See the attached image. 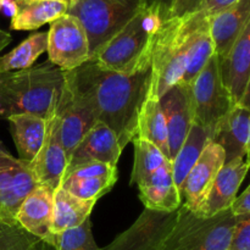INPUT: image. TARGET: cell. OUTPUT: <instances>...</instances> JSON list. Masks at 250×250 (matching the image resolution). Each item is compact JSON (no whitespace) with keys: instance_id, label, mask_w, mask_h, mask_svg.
<instances>
[{"instance_id":"cell-8","label":"cell","mask_w":250,"mask_h":250,"mask_svg":"<svg viewBox=\"0 0 250 250\" xmlns=\"http://www.w3.org/2000/svg\"><path fill=\"white\" fill-rule=\"evenodd\" d=\"M49 61L63 71H72L90 59L84 27L72 15L65 14L50 23L48 31Z\"/></svg>"},{"instance_id":"cell-40","label":"cell","mask_w":250,"mask_h":250,"mask_svg":"<svg viewBox=\"0 0 250 250\" xmlns=\"http://www.w3.org/2000/svg\"><path fill=\"white\" fill-rule=\"evenodd\" d=\"M0 155H4V156H11V154H10V151L7 150L6 148H5L4 144L0 142Z\"/></svg>"},{"instance_id":"cell-22","label":"cell","mask_w":250,"mask_h":250,"mask_svg":"<svg viewBox=\"0 0 250 250\" xmlns=\"http://www.w3.org/2000/svg\"><path fill=\"white\" fill-rule=\"evenodd\" d=\"M188 63L182 82L190 84L215 54L209 27V16L202 10L187 14Z\"/></svg>"},{"instance_id":"cell-35","label":"cell","mask_w":250,"mask_h":250,"mask_svg":"<svg viewBox=\"0 0 250 250\" xmlns=\"http://www.w3.org/2000/svg\"><path fill=\"white\" fill-rule=\"evenodd\" d=\"M231 211L234 216L250 214V185L238 198H236L231 207Z\"/></svg>"},{"instance_id":"cell-26","label":"cell","mask_w":250,"mask_h":250,"mask_svg":"<svg viewBox=\"0 0 250 250\" xmlns=\"http://www.w3.org/2000/svg\"><path fill=\"white\" fill-rule=\"evenodd\" d=\"M137 137L150 142L158 146L161 153L170 160L168 153V133L165 115L160 105V100L148 95L138 119Z\"/></svg>"},{"instance_id":"cell-4","label":"cell","mask_w":250,"mask_h":250,"mask_svg":"<svg viewBox=\"0 0 250 250\" xmlns=\"http://www.w3.org/2000/svg\"><path fill=\"white\" fill-rule=\"evenodd\" d=\"M189 14V12H188ZM188 63V22L183 16H168L155 37L151 55V85L149 95H161L182 82Z\"/></svg>"},{"instance_id":"cell-25","label":"cell","mask_w":250,"mask_h":250,"mask_svg":"<svg viewBox=\"0 0 250 250\" xmlns=\"http://www.w3.org/2000/svg\"><path fill=\"white\" fill-rule=\"evenodd\" d=\"M97 200H84L75 197L62 187L54 192L53 233L59 234L81 226L89 219Z\"/></svg>"},{"instance_id":"cell-41","label":"cell","mask_w":250,"mask_h":250,"mask_svg":"<svg viewBox=\"0 0 250 250\" xmlns=\"http://www.w3.org/2000/svg\"><path fill=\"white\" fill-rule=\"evenodd\" d=\"M247 163H248V165H249V168H250V149H249V151H248V154H247Z\"/></svg>"},{"instance_id":"cell-16","label":"cell","mask_w":250,"mask_h":250,"mask_svg":"<svg viewBox=\"0 0 250 250\" xmlns=\"http://www.w3.org/2000/svg\"><path fill=\"white\" fill-rule=\"evenodd\" d=\"M54 192L50 187L37 185L26 195L16 212V221L33 236L55 246L53 233Z\"/></svg>"},{"instance_id":"cell-13","label":"cell","mask_w":250,"mask_h":250,"mask_svg":"<svg viewBox=\"0 0 250 250\" xmlns=\"http://www.w3.org/2000/svg\"><path fill=\"white\" fill-rule=\"evenodd\" d=\"M225 163L226 155L224 149L210 141L183 182L181 188L182 205L190 211H197Z\"/></svg>"},{"instance_id":"cell-15","label":"cell","mask_w":250,"mask_h":250,"mask_svg":"<svg viewBox=\"0 0 250 250\" xmlns=\"http://www.w3.org/2000/svg\"><path fill=\"white\" fill-rule=\"evenodd\" d=\"M248 171L249 165L246 159L225 163L194 214L200 217H212L231 209Z\"/></svg>"},{"instance_id":"cell-42","label":"cell","mask_w":250,"mask_h":250,"mask_svg":"<svg viewBox=\"0 0 250 250\" xmlns=\"http://www.w3.org/2000/svg\"><path fill=\"white\" fill-rule=\"evenodd\" d=\"M60 1H63V2H66V4H67L68 6H70V5H71V2H72V0H60Z\"/></svg>"},{"instance_id":"cell-44","label":"cell","mask_w":250,"mask_h":250,"mask_svg":"<svg viewBox=\"0 0 250 250\" xmlns=\"http://www.w3.org/2000/svg\"><path fill=\"white\" fill-rule=\"evenodd\" d=\"M0 11H1V7H0Z\"/></svg>"},{"instance_id":"cell-6","label":"cell","mask_w":250,"mask_h":250,"mask_svg":"<svg viewBox=\"0 0 250 250\" xmlns=\"http://www.w3.org/2000/svg\"><path fill=\"white\" fill-rule=\"evenodd\" d=\"M146 2L149 0H72L67 14L84 27L92 58Z\"/></svg>"},{"instance_id":"cell-17","label":"cell","mask_w":250,"mask_h":250,"mask_svg":"<svg viewBox=\"0 0 250 250\" xmlns=\"http://www.w3.org/2000/svg\"><path fill=\"white\" fill-rule=\"evenodd\" d=\"M122 150L116 134L106 125L97 121L72 151L66 171L92 161L116 166Z\"/></svg>"},{"instance_id":"cell-19","label":"cell","mask_w":250,"mask_h":250,"mask_svg":"<svg viewBox=\"0 0 250 250\" xmlns=\"http://www.w3.org/2000/svg\"><path fill=\"white\" fill-rule=\"evenodd\" d=\"M211 142L225 151L226 163L246 159L250 149V111L241 105H234L219 122L212 133Z\"/></svg>"},{"instance_id":"cell-43","label":"cell","mask_w":250,"mask_h":250,"mask_svg":"<svg viewBox=\"0 0 250 250\" xmlns=\"http://www.w3.org/2000/svg\"><path fill=\"white\" fill-rule=\"evenodd\" d=\"M4 1H6V0H0V7H1V5L4 4Z\"/></svg>"},{"instance_id":"cell-2","label":"cell","mask_w":250,"mask_h":250,"mask_svg":"<svg viewBox=\"0 0 250 250\" xmlns=\"http://www.w3.org/2000/svg\"><path fill=\"white\" fill-rule=\"evenodd\" d=\"M66 83V71L50 61L0 73V117L31 114L50 121Z\"/></svg>"},{"instance_id":"cell-9","label":"cell","mask_w":250,"mask_h":250,"mask_svg":"<svg viewBox=\"0 0 250 250\" xmlns=\"http://www.w3.org/2000/svg\"><path fill=\"white\" fill-rule=\"evenodd\" d=\"M177 214L178 209L173 212L146 209L129 229L102 250H163Z\"/></svg>"},{"instance_id":"cell-12","label":"cell","mask_w":250,"mask_h":250,"mask_svg":"<svg viewBox=\"0 0 250 250\" xmlns=\"http://www.w3.org/2000/svg\"><path fill=\"white\" fill-rule=\"evenodd\" d=\"M68 165V156L61 143L59 124L54 116L48 122L45 139L28 168L37 185L46 186L56 190L61 186Z\"/></svg>"},{"instance_id":"cell-32","label":"cell","mask_w":250,"mask_h":250,"mask_svg":"<svg viewBox=\"0 0 250 250\" xmlns=\"http://www.w3.org/2000/svg\"><path fill=\"white\" fill-rule=\"evenodd\" d=\"M55 250H102L92 233L89 219L81 226L67 229L56 234Z\"/></svg>"},{"instance_id":"cell-20","label":"cell","mask_w":250,"mask_h":250,"mask_svg":"<svg viewBox=\"0 0 250 250\" xmlns=\"http://www.w3.org/2000/svg\"><path fill=\"white\" fill-rule=\"evenodd\" d=\"M250 21V0H237L221 11L209 16V27L215 54L222 59Z\"/></svg>"},{"instance_id":"cell-36","label":"cell","mask_w":250,"mask_h":250,"mask_svg":"<svg viewBox=\"0 0 250 250\" xmlns=\"http://www.w3.org/2000/svg\"><path fill=\"white\" fill-rule=\"evenodd\" d=\"M234 1L237 0H202V11H204L208 16H211L233 4Z\"/></svg>"},{"instance_id":"cell-30","label":"cell","mask_w":250,"mask_h":250,"mask_svg":"<svg viewBox=\"0 0 250 250\" xmlns=\"http://www.w3.org/2000/svg\"><path fill=\"white\" fill-rule=\"evenodd\" d=\"M0 250H55L27 232L17 221L0 220Z\"/></svg>"},{"instance_id":"cell-3","label":"cell","mask_w":250,"mask_h":250,"mask_svg":"<svg viewBox=\"0 0 250 250\" xmlns=\"http://www.w3.org/2000/svg\"><path fill=\"white\" fill-rule=\"evenodd\" d=\"M168 16L159 2H146L89 60L103 68L124 73L150 66L155 37Z\"/></svg>"},{"instance_id":"cell-31","label":"cell","mask_w":250,"mask_h":250,"mask_svg":"<svg viewBox=\"0 0 250 250\" xmlns=\"http://www.w3.org/2000/svg\"><path fill=\"white\" fill-rule=\"evenodd\" d=\"M116 182L117 177L67 178L62 181L60 187L81 199L98 200L109 193Z\"/></svg>"},{"instance_id":"cell-10","label":"cell","mask_w":250,"mask_h":250,"mask_svg":"<svg viewBox=\"0 0 250 250\" xmlns=\"http://www.w3.org/2000/svg\"><path fill=\"white\" fill-rule=\"evenodd\" d=\"M61 143L70 159L83 137L98 121L89 105L65 83L62 97L55 114Z\"/></svg>"},{"instance_id":"cell-37","label":"cell","mask_w":250,"mask_h":250,"mask_svg":"<svg viewBox=\"0 0 250 250\" xmlns=\"http://www.w3.org/2000/svg\"><path fill=\"white\" fill-rule=\"evenodd\" d=\"M149 1L159 2V4L166 10V12L171 16V15H172V10L173 7H175V4L177 2V0H149Z\"/></svg>"},{"instance_id":"cell-14","label":"cell","mask_w":250,"mask_h":250,"mask_svg":"<svg viewBox=\"0 0 250 250\" xmlns=\"http://www.w3.org/2000/svg\"><path fill=\"white\" fill-rule=\"evenodd\" d=\"M36 186L28 165L12 155H0V220L16 221L22 200Z\"/></svg>"},{"instance_id":"cell-28","label":"cell","mask_w":250,"mask_h":250,"mask_svg":"<svg viewBox=\"0 0 250 250\" xmlns=\"http://www.w3.org/2000/svg\"><path fill=\"white\" fill-rule=\"evenodd\" d=\"M48 49V32H37L5 55L0 56V73L28 68Z\"/></svg>"},{"instance_id":"cell-34","label":"cell","mask_w":250,"mask_h":250,"mask_svg":"<svg viewBox=\"0 0 250 250\" xmlns=\"http://www.w3.org/2000/svg\"><path fill=\"white\" fill-rule=\"evenodd\" d=\"M229 250H250V214L236 216V226Z\"/></svg>"},{"instance_id":"cell-27","label":"cell","mask_w":250,"mask_h":250,"mask_svg":"<svg viewBox=\"0 0 250 250\" xmlns=\"http://www.w3.org/2000/svg\"><path fill=\"white\" fill-rule=\"evenodd\" d=\"M210 141H211V134L207 129L197 124L192 125V128H190L185 143L182 144L177 155L171 163L172 164L173 181H175V185L177 186L180 193L186 177L192 170L193 166L195 165L200 154L203 153Z\"/></svg>"},{"instance_id":"cell-29","label":"cell","mask_w":250,"mask_h":250,"mask_svg":"<svg viewBox=\"0 0 250 250\" xmlns=\"http://www.w3.org/2000/svg\"><path fill=\"white\" fill-rule=\"evenodd\" d=\"M134 144V163L132 170L131 183L138 185L143 180H146L149 175L155 172L161 166L171 163L158 146L151 144L150 142L136 137L133 139Z\"/></svg>"},{"instance_id":"cell-38","label":"cell","mask_w":250,"mask_h":250,"mask_svg":"<svg viewBox=\"0 0 250 250\" xmlns=\"http://www.w3.org/2000/svg\"><path fill=\"white\" fill-rule=\"evenodd\" d=\"M11 34L6 31H2L0 29V53L2 51V49L6 48L10 43H11Z\"/></svg>"},{"instance_id":"cell-33","label":"cell","mask_w":250,"mask_h":250,"mask_svg":"<svg viewBox=\"0 0 250 250\" xmlns=\"http://www.w3.org/2000/svg\"><path fill=\"white\" fill-rule=\"evenodd\" d=\"M94 177H117V167L116 166L107 165V164L97 163V161L84 163L66 171L63 180H67V178Z\"/></svg>"},{"instance_id":"cell-18","label":"cell","mask_w":250,"mask_h":250,"mask_svg":"<svg viewBox=\"0 0 250 250\" xmlns=\"http://www.w3.org/2000/svg\"><path fill=\"white\" fill-rule=\"evenodd\" d=\"M222 82L234 104H239L250 78V21L225 58L219 59Z\"/></svg>"},{"instance_id":"cell-23","label":"cell","mask_w":250,"mask_h":250,"mask_svg":"<svg viewBox=\"0 0 250 250\" xmlns=\"http://www.w3.org/2000/svg\"><path fill=\"white\" fill-rule=\"evenodd\" d=\"M11 23L15 31H33L67 14L68 5L60 0H10Z\"/></svg>"},{"instance_id":"cell-5","label":"cell","mask_w":250,"mask_h":250,"mask_svg":"<svg viewBox=\"0 0 250 250\" xmlns=\"http://www.w3.org/2000/svg\"><path fill=\"white\" fill-rule=\"evenodd\" d=\"M236 216L231 209L212 217L197 216L181 205L163 250H229Z\"/></svg>"},{"instance_id":"cell-1","label":"cell","mask_w":250,"mask_h":250,"mask_svg":"<svg viewBox=\"0 0 250 250\" xmlns=\"http://www.w3.org/2000/svg\"><path fill=\"white\" fill-rule=\"evenodd\" d=\"M66 82L89 105L98 121L116 134L122 148L136 138L139 115L150 92L151 65L124 73L88 60L66 71Z\"/></svg>"},{"instance_id":"cell-24","label":"cell","mask_w":250,"mask_h":250,"mask_svg":"<svg viewBox=\"0 0 250 250\" xmlns=\"http://www.w3.org/2000/svg\"><path fill=\"white\" fill-rule=\"evenodd\" d=\"M6 120L10 124L19 160L28 165L43 146L49 121L31 114L12 115Z\"/></svg>"},{"instance_id":"cell-7","label":"cell","mask_w":250,"mask_h":250,"mask_svg":"<svg viewBox=\"0 0 250 250\" xmlns=\"http://www.w3.org/2000/svg\"><path fill=\"white\" fill-rule=\"evenodd\" d=\"M190 93L194 114L193 124L202 126L212 137L219 122L236 105L222 82L216 54L209 59L190 83Z\"/></svg>"},{"instance_id":"cell-21","label":"cell","mask_w":250,"mask_h":250,"mask_svg":"<svg viewBox=\"0 0 250 250\" xmlns=\"http://www.w3.org/2000/svg\"><path fill=\"white\" fill-rule=\"evenodd\" d=\"M139 198L146 209L173 212L182 205V198L173 181L172 164L167 163L139 182Z\"/></svg>"},{"instance_id":"cell-11","label":"cell","mask_w":250,"mask_h":250,"mask_svg":"<svg viewBox=\"0 0 250 250\" xmlns=\"http://www.w3.org/2000/svg\"><path fill=\"white\" fill-rule=\"evenodd\" d=\"M160 105L167 125L170 161L175 159L192 128L193 114L190 84L180 82L161 95Z\"/></svg>"},{"instance_id":"cell-39","label":"cell","mask_w":250,"mask_h":250,"mask_svg":"<svg viewBox=\"0 0 250 250\" xmlns=\"http://www.w3.org/2000/svg\"><path fill=\"white\" fill-rule=\"evenodd\" d=\"M238 105H241V106H243L244 109L249 110V111H250V78H249L248 85H247L246 92H244L243 98H242L241 103H239Z\"/></svg>"}]
</instances>
